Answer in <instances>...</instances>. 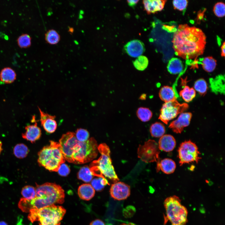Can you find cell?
<instances>
[{"mask_svg": "<svg viewBox=\"0 0 225 225\" xmlns=\"http://www.w3.org/2000/svg\"><path fill=\"white\" fill-rule=\"evenodd\" d=\"M120 225H135L133 224L132 223H123L121 224Z\"/></svg>", "mask_w": 225, "mask_h": 225, "instance_id": "obj_48", "label": "cell"}, {"mask_svg": "<svg viewBox=\"0 0 225 225\" xmlns=\"http://www.w3.org/2000/svg\"><path fill=\"white\" fill-rule=\"evenodd\" d=\"M160 153L158 144L153 140H148L143 145H140L138 148V157L142 161L146 163L157 162V172H159Z\"/></svg>", "mask_w": 225, "mask_h": 225, "instance_id": "obj_8", "label": "cell"}, {"mask_svg": "<svg viewBox=\"0 0 225 225\" xmlns=\"http://www.w3.org/2000/svg\"><path fill=\"white\" fill-rule=\"evenodd\" d=\"M194 89L201 95H205L208 89L207 82L205 80L200 78L197 80L194 83Z\"/></svg>", "mask_w": 225, "mask_h": 225, "instance_id": "obj_36", "label": "cell"}, {"mask_svg": "<svg viewBox=\"0 0 225 225\" xmlns=\"http://www.w3.org/2000/svg\"><path fill=\"white\" fill-rule=\"evenodd\" d=\"M23 198L31 201L36 197V190L34 187L31 185H26L23 187L21 191Z\"/></svg>", "mask_w": 225, "mask_h": 225, "instance_id": "obj_32", "label": "cell"}, {"mask_svg": "<svg viewBox=\"0 0 225 225\" xmlns=\"http://www.w3.org/2000/svg\"><path fill=\"white\" fill-rule=\"evenodd\" d=\"M160 150L166 152L172 151L176 145V141L174 137L169 134L164 135L160 137L158 142Z\"/></svg>", "mask_w": 225, "mask_h": 225, "instance_id": "obj_18", "label": "cell"}, {"mask_svg": "<svg viewBox=\"0 0 225 225\" xmlns=\"http://www.w3.org/2000/svg\"><path fill=\"white\" fill-rule=\"evenodd\" d=\"M2 150V142L1 141H0V154H1Z\"/></svg>", "mask_w": 225, "mask_h": 225, "instance_id": "obj_47", "label": "cell"}, {"mask_svg": "<svg viewBox=\"0 0 225 225\" xmlns=\"http://www.w3.org/2000/svg\"><path fill=\"white\" fill-rule=\"evenodd\" d=\"M66 212L62 206L55 204L37 209L39 225H60Z\"/></svg>", "mask_w": 225, "mask_h": 225, "instance_id": "obj_7", "label": "cell"}, {"mask_svg": "<svg viewBox=\"0 0 225 225\" xmlns=\"http://www.w3.org/2000/svg\"><path fill=\"white\" fill-rule=\"evenodd\" d=\"M202 68L205 71L211 72L215 69L217 66V61L212 57H207L202 60Z\"/></svg>", "mask_w": 225, "mask_h": 225, "instance_id": "obj_28", "label": "cell"}, {"mask_svg": "<svg viewBox=\"0 0 225 225\" xmlns=\"http://www.w3.org/2000/svg\"><path fill=\"white\" fill-rule=\"evenodd\" d=\"M30 202V201L22 198L18 202V207L22 212H29L32 209Z\"/></svg>", "mask_w": 225, "mask_h": 225, "instance_id": "obj_39", "label": "cell"}, {"mask_svg": "<svg viewBox=\"0 0 225 225\" xmlns=\"http://www.w3.org/2000/svg\"><path fill=\"white\" fill-rule=\"evenodd\" d=\"M69 31L70 32L72 33L74 31V29L73 28H69Z\"/></svg>", "mask_w": 225, "mask_h": 225, "instance_id": "obj_49", "label": "cell"}, {"mask_svg": "<svg viewBox=\"0 0 225 225\" xmlns=\"http://www.w3.org/2000/svg\"><path fill=\"white\" fill-rule=\"evenodd\" d=\"M176 164L172 160L168 158H164L160 162L159 166V171L161 170L166 174L173 173L175 170Z\"/></svg>", "mask_w": 225, "mask_h": 225, "instance_id": "obj_24", "label": "cell"}, {"mask_svg": "<svg viewBox=\"0 0 225 225\" xmlns=\"http://www.w3.org/2000/svg\"><path fill=\"white\" fill-rule=\"evenodd\" d=\"M28 152L29 149L28 147L22 143L17 144L13 149L14 155L19 159H22L26 157Z\"/></svg>", "mask_w": 225, "mask_h": 225, "instance_id": "obj_29", "label": "cell"}, {"mask_svg": "<svg viewBox=\"0 0 225 225\" xmlns=\"http://www.w3.org/2000/svg\"><path fill=\"white\" fill-rule=\"evenodd\" d=\"M107 185H110L107 179L101 177L94 178L91 182V185L97 191H102Z\"/></svg>", "mask_w": 225, "mask_h": 225, "instance_id": "obj_33", "label": "cell"}, {"mask_svg": "<svg viewBox=\"0 0 225 225\" xmlns=\"http://www.w3.org/2000/svg\"><path fill=\"white\" fill-rule=\"evenodd\" d=\"M0 225H8L7 222L4 221H0Z\"/></svg>", "mask_w": 225, "mask_h": 225, "instance_id": "obj_46", "label": "cell"}, {"mask_svg": "<svg viewBox=\"0 0 225 225\" xmlns=\"http://www.w3.org/2000/svg\"><path fill=\"white\" fill-rule=\"evenodd\" d=\"M79 142L75 133L72 132L63 134L59 140L62 153L65 160L69 162L74 163L72 156Z\"/></svg>", "mask_w": 225, "mask_h": 225, "instance_id": "obj_11", "label": "cell"}, {"mask_svg": "<svg viewBox=\"0 0 225 225\" xmlns=\"http://www.w3.org/2000/svg\"><path fill=\"white\" fill-rule=\"evenodd\" d=\"M89 225H106L104 222L99 219H97L91 222Z\"/></svg>", "mask_w": 225, "mask_h": 225, "instance_id": "obj_42", "label": "cell"}, {"mask_svg": "<svg viewBox=\"0 0 225 225\" xmlns=\"http://www.w3.org/2000/svg\"><path fill=\"white\" fill-rule=\"evenodd\" d=\"M135 68L139 71H143L147 67L148 64V60L147 58L141 55L133 62Z\"/></svg>", "mask_w": 225, "mask_h": 225, "instance_id": "obj_34", "label": "cell"}, {"mask_svg": "<svg viewBox=\"0 0 225 225\" xmlns=\"http://www.w3.org/2000/svg\"><path fill=\"white\" fill-rule=\"evenodd\" d=\"M17 42L18 46L20 48H28L31 45V38L28 34H22L18 37Z\"/></svg>", "mask_w": 225, "mask_h": 225, "instance_id": "obj_35", "label": "cell"}, {"mask_svg": "<svg viewBox=\"0 0 225 225\" xmlns=\"http://www.w3.org/2000/svg\"><path fill=\"white\" fill-rule=\"evenodd\" d=\"M210 87L212 91L216 93H224V77L222 75L217 76L210 80Z\"/></svg>", "mask_w": 225, "mask_h": 225, "instance_id": "obj_22", "label": "cell"}, {"mask_svg": "<svg viewBox=\"0 0 225 225\" xmlns=\"http://www.w3.org/2000/svg\"><path fill=\"white\" fill-rule=\"evenodd\" d=\"M213 11L214 14L218 18L223 17L225 14V5L222 2L216 3L214 5Z\"/></svg>", "mask_w": 225, "mask_h": 225, "instance_id": "obj_37", "label": "cell"}, {"mask_svg": "<svg viewBox=\"0 0 225 225\" xmlns=\"http://www.w3.org/2000/svg\"><path fill=\"white\" fill-rule=\"evenodd\" d=\"M97 142L94 138L84 142H79L72 156L74 163L83 164L93 160L99 152Z\"/></svg>", "mask_w": 225, "mask_h": 225, "instance_id": "obj_6", "label": "cell"}, {"mask_svg": "<svg viewBox=\"0 0 225 225\" xmlns=\"http://www.w3.org/2000/svg\"><path fill=\"white\" fill-rule=\"evenodd\" d=\"M78 193L81 199L89 201L94 197L95 194V190L91 184L84 183L79 187Z\"/></svg>", "mask_w": 225, "mask_h": 225, "instance_id": "obj_19", "label": "cell"}, {"mask_svg": "<svg viewBox=\"0 0 225 225\" xmlns=\"http://www.w3.org/2000/svg\"><path fill=\"white\" fill-rule=\"evenodd\" d=\"M38 163L40 166L50 171L58 172L60 165L65 159L59 143L53 141L43 147L38 153Z\"/></svg>", "mask_w": 225, "mask_h": 225, "instance_id": "obj_4", "label": "cell"}, {"mask_svg": "<svg viewBox=\"0 0 225 225\" xmlns=\"http://www.w3.org/2000/svg\"><path fill=\"white\" fill-rule=\"evenodd\" d=\"M172 42L177 56L186 60L196 59L204 52L206 37L198 28L180 24L174 33Z\"/></svg>", "mask_w": 225, "mask_h": 225, "instance_id": "obj_1", "label": "cell"}, {"mask_svg": "<svg viewBox=\"0 0 225 225\" xmlns=\"http://www.w3.org/2000/svg\"><path fill=\"white\" fill-rule=\"evenodd\" d=\"M136 114L138 119L144 122L149 121L152 116V112L149 108L143 107L138 109Z\"/></svg>", "mask_w": 225, "mask_h": 225, "instance_id": "obj_30", "label": "cell"}, {"mask_svg": "<svg viewBox=\"0 0 225 225\" xmlns=\"http://www.w3.org/2000/svg\"><path fill=\"white\" fill-rule=\"evenodd\" d=\"M139 0H127V2H128V5L132 7H134L138 2H139Z\"/></svg>", "mask_w": 225, "mask_h": 225, "instance_id": "obj_43", "label": "cell"}, {"mask_svg": "<svg viewBox=\"0 0 225 225\" xmlns=\"http://www.w3.org/2000/svg\"><path fill=\"white\" fill-rule=\"evenodd\" d=\"M167 68L168 71L171 74H177L182 71L183 65L182 62L179 58H173L169 61Z\"/></svg>", "mask_w": 225, "mask_h": 225, "instance_id": "obj_23", "label": "cell"}, {"mask_svg": "<svg viewBox=\"0 0 225 225\" xmlns=\"http://www.w3.org/2000/svg\"><path fill=\"white\" fill-rule=\"evenodd\" d=\"M32 121L34 123L27 125L25 127L26 131L22 133V137L24 139L33 143L40 137L41 131L40 128L37 125L35 116L32 117Z\"/></svg>", "mask_w": 225, "mask_h": 225, "instance_id": "obj_14", "label": "cell"}, {"mask_svg": "<svg viewBox=\"0 0 225 225\" xmlns=\"http://www.w3.org/2000/svg\"><path fill=\"white\" fill-rule=\"evenodd\" d=\"M196 91L192 88L185 86L179 92L180 96L186 102L192 101L195 97Z\"/></svg>", "mask_w": 225, "mask_h": 225, "instance_id": "obj_27", "label": "cell"}, {"mask_svg": "<svg viewBox=\"0 0 225 225\" xmlns=\"http://www.w3.org/2000/svg\"><path fill=\"white\" fill-rule=\"evenodd\" d=\"M178 157L180 166L192 162L197 163L201 158L196 145L190 140L182 142L179 147Z\"/></svg>", "mask_w": 225, "mask_h": 225, "instance_id": "obj_9", "label": "cell"}, {"mask_svg": "<svg viewBox=\"0 0 225 225\" xmlns=\"http://www.w3.org/2000/svg\"><path fill=\"white\" fill-rule=\"evenodd\" d=\"M188 108L187 103H180L176 100L165 102L161 109L158 118L167 124L170 121L183 112Z\"/></svg>", "mask_w": 225, "mask_h": 225, "instance_id": "obj_10", "label": "cell"}, {"mask_svg": "<svg viewBox=\"0 0 225 225\" xmlns=\"http://www.w3.org/2000/svg\"><path fill=\"white\" fill-rule=\"evenodd\" d=\"M124 49L129 55L134 58L141 56L145 50L143 43L138 40H133L128 42L124 46Z\"/></svg>", "mask_w": 225, "mask_h": 225, "instance_id": "obj_15", "label": "cell"}, {"mask_svg": "<svg viewBox=\"0 0 225 225\" xmlns=\"http://www.w3.org/2000/svg\"><path fill=\"white\" fill-rule=\"evenodd\" d=\"M166 216L164 225L169 220L172 225H185L188 222V211L181 203V200L174 195L167 198L164 202Z\"/></svg>", "mask_w": 225, "mask_h": 225, "instance_id": "obj_5", "label": "cell"}, {"mask_svg": "<svg viewBox=\"0 0 225 225\" xmlns=\"http://www.w3.org/2000/svg\"><path fill=\"white\" fill-rule=\"evenodd\" d=\"M159 96L160 99L165 102L176 100V95L175 91L171 87L165 86L160 89Z\"/></svg>", "mask_w": 225, "mask_h": 225, "instance_id": "obj_21", "label": "cell"}, {"mask_svg": "<svg viewBox=\"0 0 225 225\" xmlns=\"http://www.w3.org/2000/svg\"><path fill=\"white\" fill-rule=\"evenodd\" d=\"M225 53V42H224L221 47V56L224 57Z\"/></svg>", "mask_w": 225, "mask_h": 225, "instance_id": "obj_44", "label": "cell"}, {"mask_svg": "<svg viewBox=\"0 0 225 225\" xmlns=\"http://www.w3.org/2000/svg\"><path fill=\"white\" fill-rule=\"evenodd\" d=\"M150 131L152 137L160 138L164 135L165 132V128L162 123L157 122L151 125Z\"/></svg>", "mask_w": 225, "mask_h": 225, "instance_id": "obj_25", "label": "cell"}, {"mask_svg": "<svg viewBox=\"0 0 225 225\" xmlns=\"http://www.w3.org/2000/svg\"><path fill=\"white\" fill-rule=\"evenodd\" d=\"M78 178L84 182H91L93 177V175L89 167L86 165L82 167L78 171Z\"/></svg>", "mask_w": 225, "mask_h": 225, "instance_id": "obj_26", "label": "cell"}, {"mask_svg": "<svg viewBox=\"0 0 225 225\" xmlns=\"http://www.w3.org/2000/svg\"><path fill=\"white\" fill-rule=\"evenodd\" d=\"M36 184V197L30 201L32 208L39 209L56 204H62L64 202V191L60 185L51 182Z\"/></svg>", "mask_w": 225, "mask_h": 225, "instance_id": "obj_2", "label": "cell"}, {"mask_svg": "<svg viewBox=\"0 0 225 225\" xmlns=\"http://www.w3.org/2000/svg\"><path fill=\"white\" fill-rule=\"evenodd\" d=\"M98 149L101 155L98 160L93 161L89 166L92 175L108 178L114 183L118 182L119 179L112 164L109 147L106 143H102L98 146Z\"/></svg>", "mask_w": 225, "mask_h": 225, "instance_id": "obj_3", "label": "cell"}, {"mask_svg": "<svg viewBox=\"0 0 225 225\" xmlns=\"http://www.w3.org/2000/svg\"><path fill=\"white\" fill-rule=\"evenodd\" d=\"M40 114V121L44 129L49 133H52L56 130L57 124L55 120V116L51 115L42 111L38 107Z\"/></svg>", "mask_w": 225, "mask_h": 225, "instance_id": "obj_16", "label": "cell"}, {"mask_svg": "<svg viewBox=\"0 0 225 225\" xmlns=\"http://www.w3.org/2000/svg\"><path fill=\"white\" fill-rule=\"evenodd\" d=\"M17 74L15 71L10 67H5L0 72V80L5 84H11L16 80Z\"/></svg>", "mask_w": 225, "mask_h": 225, "instance_id": "obj_20", "label": "cell"}, {"mask_svg": "<svg viewBox=\"0 0 225 225\" xmlns=\"http://www.w3.org/2000/svg\"><path fill=\"white\" fill-rule=\"evenodd\" d=\"M75 134L78 140L81 142L87 141L89 137V134L88 131L86 129L82 128L77 129Z\"/></svg>", "mask_w": 225, "mask_h": 225, "instance_id": "obj_38", "label": "cell"}, {"mask_svg": "<svg viewBox=\"0 0 225 225\" xmlns=\"http://www.w3.org/2000/svg\"><path fill=\"white\" fill-rule=\"evenodd\" d=\"M146 98V94H144L141 96L140 97V99L141 100H145Z\"/></svg>", "mask_w": 225, "mask_h": 225, "instance_id": "obj_45", "label": "cell"}, {"mask_svg": "<svg viewBox=\"0 0 225 225\" xmlns=\"http://www.w3.org/2000/svg\"><path fill=\"white\" fill-rule=\"evenodd\" d=\"M45 39L48 43L54 45L57 44L59 42L60 36L56 30L51 29L48 31L45 34Z\"/></svg>", "mask_w": 225, "mask_h": 225, "instance_id": "obj_31", "label": "cell"}, {"mask_svg": "<svg viewBox=\"0 0 225 225\" xmlns=\"http://www.w3.org/2000/svg\"><path fill=\"white\" fill-rule=\"evenodd\" d=\"M70 169L68 166L64 163L62 164L58 171L59 175L62 176H66L70 173Z\"/></svg>", "mask_w": 225, "mask_h": 225, "instance_id": "obj_41", "label": "cell"}, {"mask_svg": "<svg viewBox=\"0 0 225 225\" xmlns=\"http://www.w3.org/2000/svg\"><path fill=\"white\" fill-rule=\"evenodd\" d=\"M172 4L174 9L180 11L186 9L188 4V1L187 0H174L172 1Z\"/></svg>", "mask_w": 225, "mask_h": 225, "instance_id": "obj_40", "label": "cell"}, {"mask_svg": "<svg viewBox=\"0 0 225 225\" xmlns=\"http://www.w3.org/2000/svg\"><path fill=\"white\" fill-rule=\"evenodd\" d=\"M110 193L111 197L115 200H124L130 195V187L123 182H118L112 184Z\"/></svg>", "mask_w": 225, "mask_h": 225, "instance_id": "obj_12", "label": "cell"}, {"mask_svg": "<svg viewBox=\"0 0 225 225\" xmlns=\"http://www.w3.org/2000/svg\"><path fill=\"white\" fill-rule=\"evenodd\" d=\"M166 2V0H145L142 3L145 11L150 14L162 10Z\"/></svg>", "mask_w": 225, "mask_h": 225, "instance_id": "obj_17", "label": "cell"}, {"mask_svg": "<svg viewBox=\"0 0 225 225\" xmlns=\"http://www.w3.org/2000/svg\"><path fill=\"white\" fill-rule=\"evenodd\" d=\"M192 117L190 112L182 113L177 119L171 123L169 127L174 132L180 133L185 127L189 125Z\"/></svg>", "mask_w": 225, "mask_h": 225, "instance_id": "obj_13", "label": "cell"}]
</instances>
